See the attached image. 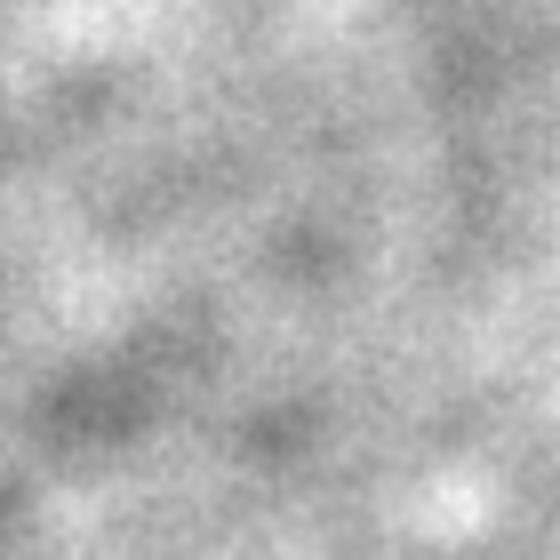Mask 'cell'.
Listing matches in <instances>:
<instances>
[]
</instances>
